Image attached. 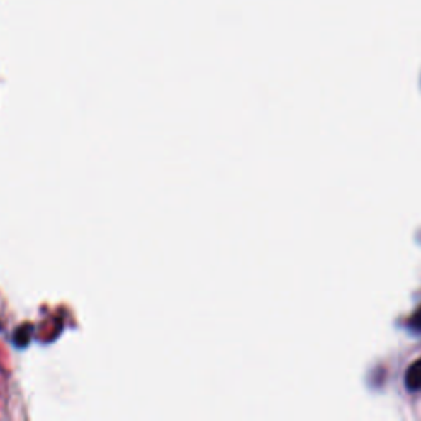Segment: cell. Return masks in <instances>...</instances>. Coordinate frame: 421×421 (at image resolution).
Here are the masks:
<instances>
[{"mask_svg": "<svg viewBox=\"0 0 421 421\" xmlns=\"http://www.w3.org/2000/svg\"><path fill=\"white\" fill-rule=\"evenodd\" d=\"M405 387L412 393L421 392V357L417 359L405 372Z\"/></svg>", "mask_w": 421, "mask_h": 421, "instance_id": "1", "label": "cell"}, {"mask_svg": "<svg viewBox=\"0 0 421 421\" xmlns=\"http://www.w3.org/2000/svg\"><path fill=\"white\" fill-rule=\"evenodd\" d=\"M407 330L410 332H413V335H421V306L408 318Z\"/></svg>", "mask_w": 421, "mask_h": 421, "instance_id": "2", "label": "cell"}]
</instances>
